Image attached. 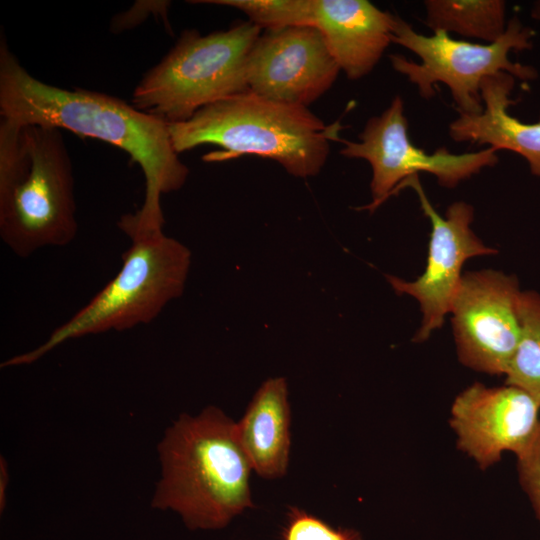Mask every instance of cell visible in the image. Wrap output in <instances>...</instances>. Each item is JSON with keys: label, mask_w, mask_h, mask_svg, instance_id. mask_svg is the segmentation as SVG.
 <instances>
[{"label": "cell", "mask_w": 540, "mask_h": 540, "mask_svg": "<svg viewBox=\"0 0 540 540\" xmlns=\"http://www.w3.org/2000/svg\"><path fill=\"white\" fill-rule=\"evenodd\" d=\"M236 434L252 469L274 479L286 471L290 451V405L286 379L266 380L254 394Z\"/></svg>", "instance_id": "obj_15"}, {"label": "cell", "mask_w": 540, "mask_h": 540, "mask_svg": "<svg viewBox=\"0 0 540 540\" xmlns=\"http://www.w3.org/2000/svg\"><path fill=\"white\" fill-rule=\"evenodd\" d=\"M162 472L151 505L177 512L187 528L220 529L253 506L250 462L236 423L219 408L182 414L158 444Z\"/></svg>", "instance_id": "obj_2"}, {"label": "cell", "mask_w": 540, "mask_h": 540, "mask_svg": "<svg viewBox=\"0 0 540 540\" xmlns=\"http://www.w3.org/2000/svg\"><path fill=\"white\" fill-rule=\"evenodd\" d=\"M194 3H210L228 6L242 11L249 21L267 31L294 26H314V0H208Z\"/></svg>", "instance_id": "obj_18"}, {"label": "cell", "mask_w": 540, "mask_h": 540, "mask_svg": "<svg viewBox=\"0 0 540 540\" xmlns=\"http://www.w3.org/2000/svg\"><path fill=\"white\" fill-rule=\"evenodd\" d=\"M412 188L418 195L422 211L431 223L426 267L414 281L395 276L387 280L397 294L414 297L420 305L422 321L414 341L423 342L441 328L462 280L465 262L476 256L496 254L471 229L474 210L463 201L451 204L445 216L437 213L429 202L418 175L399 184L392 195L404 188Z\"/></svg>", "instance_id": "obj_10"}, {"label": "cell", "mask_w": 540, "mask_h": 540, "mask_svg": "<svg viewBox=\"0 0 540 540\" xmlns=\"http://www.w3.org/2000/svg\"><path fill=\"white\" fill-rule=\"evenodd\" d=\"M521 292L518 279L501 271L463 274L449 313L463 365L505 375L520 336Z\"/></svg>", "instance_id": "obj_9"}, {"label": "cell", "mask_w": 540, "mask_h": 540, "mask_svg": "<svg viewBox=\"0 0 540 540\" xmlns=\"http://www.w3.org/2000/svg\"><path fill=\"white\" fill-rule=\"evenodd\" d=\"M520 336L505 373V384L519 387L540 403V294L522 291Z\"/></svg>", "instance_id": "obj_17"}, {"label": "cell", "mask_w": 540, "mask_h": 540, "mask_svg": "<svg viewBox=\"0 0 540 540\" xmlns=\"http://www.w3.org/2000/svg\"><path fill=\"white\" fill-rule=\"evenodd\" d=\"M342 125L325 123L307 107L274 101L250 90L198 110L190 119L169 124L179 154L204 144L220 147L204 155L218 162L253 155L277 161L293 176L317 175L329 154V141H341Z\"/></svg>", "instance_id": "obj_4"}, {"label": "cell", "mask_w": 540, "mask_h": 540, "mask_svg": "<svg viewBox=\"0 0 540 540\" xmlns=\"http://www.w3.org/2000/svg\"><path fill=\"white\" fill-rule=\"evenodd\" d=\"M78 223L72 162L62 130L0 121V237L17 256L69 245Z\"/></svg>", "instance_id": "obj_3"}, {"label": "cell", "mask_w": 540, "mask_h": 540, "mask_svg": "<svg viewBox=\"0 0 540 540\" xmlns=\"http://www.w3.org/2000/svg\"><path fill=\"white\" fill-rule=\"evenodd\" d=\"M533 35L530 28L514 17L497 41L477 44L452 39L444 31H435L429 36L419 34L395 16L391 42L412 51L421 62H412L397 54L390 55V61L394 70L418 87L422 97H432L434 85L443 83L449 88L459 112L479 114L483 110L480 88L485 78L501 72L523 80L536 77L533 68L513 63L508 57L511 50L530 48Z\"/></svg>", "instance_id": "obj_7"}, {"label": "cell", "mask_w": 540, "mask_h": 540, "mask_svg": "<svg viewBox=\"0 0 540 540\" xmlns=\"http://www.w3.org/2000/svg\"><path fill=\"white\" fill-rule=\"evenodd\" d=\"M170 4V1H136L127 11L118 13L112 18L110 30L115 34L131 30L142 24L149 16L163 19L169 29L167 12Z\"/></svg>", "instance_id": "obj_21"}, {"label": "cell", "mask_w": 540, "mask_h": 540, "mask_svg": "<svg viewBox=\"0 0 540 540\" xmlns=\"http://www.w3.org/2000/svg\"><path fill=\"white\" fill-rule=\"evenodd\" d=\"M516 456L519 482L540 521V425L530 444Z\"/></svg>", "instance_id": "obj_20"}, {"label": "cell", "mask_w": 540, "mask_h": 540, "mask_svg": "<svg viewBox=\"0 0 540 540\" xmlns=\"http://www.w3.org/2000/svg\"><path fill=\"white\" fill-rule=\"evenodd\" d=\"M340 67L313 25L266 31L247 62L248 90L265 98L307 107L327 92Z\"/></svg>", "instance_id": "obj_11"}, {"label": "cell", "mask_w": 540, "mask_h": 540, "mask_svg": "<svg viewBox=\"0 0 540 540\" xmlns=\"http://www.w3.org/2000/svg\"><path fill=\"white\" fill-rule=\"evenodd\" d=\"M261 28L240 22L207 35L182 32L172 49L141 78L131 104L167 123L248 90L247 62Z\"/></svg>", "instance_id": "obj_6"}, {"label": "cell", "mask_w": 540, "mask_h": 540, "mask_svg": "<svg viewBox=\"0 0 540 540\" xmlns=\"http://www.w3.org/2000/svg\"><path fill=\"white\" fill-rule=\"evenodd\" d=\"M0 115L22 123L47 125L110 143L141 168L145 195L140 209L117 225L127 235L163 231L160 198L185 184L188 167L175 151L169 123L101 92L68 90L31 75L0 40Z\"/></svg>", "instance_id": "obj_1"}, {"label": "cell", "mask_w": 540, "mask_h": 540, "mask_svg": "<svg viewBox=\"0 0 540 540\" xmlns=\"http://www.w3.org/2000/svg\"><path fill=\"white\" fill-rule=\"evenodd\" d=\"M539 410L540 403L519 387L474 383L456 396L450 425L458 448L486 469L504 451L518 455L530 444L540 425Z\"/></svg>", "instance_id": "obj_12"}, {"label": "cell", "mask_w": 540, "mask_h": 540, "mask_svg": "<svg viewBox=\"0 0 540 540\" xmlns=\"http://www.w3.org/2000/svg\"><path fill=\"white\" fill-rule=\"evenodd\" d=\"M513 86L514 76L507 72L485 78L480 88L482 112H459L449 126V135L456 142L516 152L527 160L532 174L540 177V121L523 123L508 113V106L514 103L509 97Z\"/></svg>", "instance_id": "obj_14"}, {"label": "cell", "mask_w": 540, "mask_h": 540, "mask_svg": "<svg viewBox=\"0 0 540 540\" xmlns=\"http://www.w3.org/2000/svg\"><path fill=\"white\" fill-rule=\"evenodd\" d=\"M8 469L5 459L0 458V511L3 512L6 505V488L8 483Z\"/></svg>", "instance_id": "obj_22"}, {"label": "cell", "mask_w": 540, "mask_h": 540, "mask_svg": "<svg viewBox=\"0 0 540 540\" xmlns=\"http://www.w3.org/2000/svg\"><path fill=\"white\" fill-rule=\"evenodd\" d=\"M122 267L85 306L38 347L7 359L1 367L29 365L65 341L149 324L182 295L191 265L190 250L163 231L133 234Z\"/></svg>", "instance_id": "obj_5"}, {"label": "cell", "mask_w": 540, "mask_h": 540, "mask_svg": "<svg viewBox=\"0 0 540 540\" xmlns=\"http://www.w3.org/2000/svg\"><path fill=\"white\" fill-rule=\"evenodd\" d=\"M281 540H361L358 531L333 527L297 507H290Z\"/></svg>", "instance_id": "obj_19"}, {"label": "cell", "mask_w": 540, "mask_h": 540, "mask_svg": "<svg viewBox=\"0 0 540 540\" xmlns=\"http://www.w3.org/2000/svg\"><path fill=\"white\" fill-rule=\"evenodd\" d=\"M359 140L341 139L344 147L340 154L364 159L370 164L373 200L359 209L371 212L389 198L401 182L419 172L433 174L442 186L453 188L481 169L498 162L497 150L492 147L464 154H453L446 148H438L429 154L413 145L400 96L395 97L381 115L368 120Z\"/></svg>", "instance_id": "obj_8"}, {"label": "cell", "mask_w": 540, "mask_h": 540, "mask_svg": "<svg viewBox=\"0 0 540 540\" xmlns=\"http://www.w3.org/2000/svg\"><path fill=\"white\" fill-rule=\"evenodd\" d=\"M424 23L435 31L453 32L493 43L506 31L501 0H427Z\"/></svg>", "instance_id": "obj_16"}, {"label": "cell", "mask_w": 540, "mask_h": 540, "mask_svg": "<svg viewBox=\"0 0 540 540\" xmlns=\"http://www.w3.org/2000/svg\"><path fill=\"white\" fill-rule=\"evenodd\" d=\"M394 21L366 0H314V26L349 79L373 70L392 43Z\"/></svg>", "instance_id": "obj_13"}]
</instances>
